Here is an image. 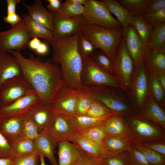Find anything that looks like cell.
I'll return each mask as SVG.
<instances>
[{"label": "cell", "instance_id": "38", "mask_svg": "<svg viewBox=\"0 0 165 165\" xmlns=\"http://www.w3.org/2000/svg\"><path fill=\"white\" fill-rule=\"evenodd\" d=\"M132 145L144 155L151 165H165V156L142 146Z\"/></svg>", "mask_w": 165, "mask_h": 165}, {"label": "cell", "instance_id": "20", "mask_svg": "<svg viewBox=\"0 0 165 165\" xmlns=\"http://www.w3.org/2000/svg\"><path fill=\"white\" fill-rule=\"evenodd\" d=\"M20 66L10 53L0 52V89L7 80L22 75Z\"/></svg>", "mask_w": 165, "mask_h": 165}, {"label": "cell", "instance_id": "14", "mask_svg": "<svg viewBox=\"0 0 165 165\" xmlns=\"http://www.w3.org/2000/svg\"><path fill=\"white\" fill-rule=\"evenodd\" d=\"M34 91L22 75L6 81L0 89V107L9 105L16 100Z\"/></svg>", "mask_w": 165, "mask_h": 165}, {"label": "cell", "instance_id": "34", "mask_svg": "<svg viewBox=\"0 0 165 165\" xmlns=\"http://www.w3.org/2000/svg\"><path fill=\"white\" fill-rule=\"evenodd\" d=\"M151 1L152 0H121L119 2L133 17L143 15Z\"/></svg>", "mask_w": 165, "mask_h": 165}, {"label": "cell", "instance_id": "51", "mask_svg": "<svg viewBox=\"0 0 165 165\" xmlns=\"http://www.w3.org/2000/svg\"><path fill=\"white\" fill-rule=\"evenodd\" d=\"M3 20L5 22L10 24L12 27L18 25L23 20L16 12L7 13L6 16L4 17Z\"/></svg>", "mask_w": 165, "mask_h": 165}, {"label": "cell", "instance_id": "44", "mask_svg": "<svg viewBox=\"0 0 165 165\" xmlns=\"http://www.w3.org/2000/svg\"><path fill=\"white\" fill-rule=\"evenodd\" d=\"M127 156L130 165H151L144 155L132 145L127 152Z\"/></svg>", "mask_w": 165, "mask_h": 165}, {"label": "cell", "instance_id": "60", "mask_svg": "<svg viewBox=\"0 0 165 165\" xmlns=\"http://www.w3.org/2000/svg\"><path fill=\"white\" fill-rule=\"evenodd\" d=\"M70 1L75 4L84 6L86 3V0H70Z\"/></svg>", "mask_w": 165, "mask_h": 165}, {"label": "cell", "instance_id": "4", "mask_svg": "<svg viewBox=\"0 0 165 165\" xmlns=\"http://www.w3.org/2000/svg\"><path fill=\"white\" fill-rule=\"evenodd\" d=\"M130 130L132 144L139 145L165 140L164 129L135 112L125 116Z\"/></svg>", "mask_w": 165, "mask_h": 165}, {"label": "cell", "instance_id": "11", "mask_svg": "<svg viewBox=\"0 0 165 165\" xmlns=\"http://www.w3.org/2000/svg\"><path fill=\"white\" fill-rule=\"evenodd\" d=\"M123 37L134 67L143 63L152 48V43H146L142 41L131 24L127 28L123 29Z\"/></svg>", "mask_w": 165, "mask_h": 165}, {"label": "cell", "instance_id": "59", "mask_svg": "<svg viewBox=\"0 0 165 165\" xmlns=\"http://www.w3.org/2000/svg\"><path fill=\"white\" fill-rule=\"evenodd\" d=\"M38 154L40 158V165H46L45 160V156L41 152H38Z\"/></svg>", "mask_w": 165, "mask_h": 165}, {"label": "cell", "instance_id": "55", "mask_svg": "<svg viewBox=\"0 0 165 165\" xmlns=\"http://www.w3.org/2000/svg\"><path fill=\"white\" fill-rule=\"evenodd\" d=\"M35 51L39 55H46L49 51V47L48 45L44 42H41Z\"/></svg>", "mask_w": 165, "mask_h": 165}, {"label": "cell", "instance_id": "8", "mask_svg": "<svg viewBox=\"0 0 165 165\" xmlns=\"http://www.w3.org/2000/svg\"><path fill=\"white\" fill-rule=\"evenodd\" d=\"M82 16L86 24L115 28L122 27L101 0H86Z\"/></svg>", "mask_w": 165, "mask_h": 165}, {"label": "cell", "instance_id": "21", "mask_svg": "<svg viewBox=\"0 0 165 165\" xmlns=\"http://www.w3.org/2000/svg\"><path fill=\"white\" fill-rule=\"evenodd\" d=\"M22 5L27 9L29 16L35 21L42 24L52 31L53 16L52 13L43 5L41 0H35L34 3L30 5L22 1Z\"/></svg>", "mask_w": 165, "mask_h": 165}, {"label": "cell", "instance_id": "19", "mask_svg": "<svg viewBox=\"0 0 165 165\" xmlns=\"http://www.w3.org/2000/svg\"><path fill=\"white\" fill-rule=\"evenodd\" d=\"M102 125L106 135L123 137L131 141L130 130L124 116L113 115L107 119Z\"/></svg>", "mask_w": 165, "mask_h": 165}, {"label": "cell", "instance_id": "24", "mask_svg": "<svg viewBox=\"0 0 165 165\" xmlns=\"http://www.w3.org/2000/svg\"><path fill=\"white\" fill-rule=\"evenodd\" d=\"M23 115L0 119V132L7 141L24 136L22 127Z\"/></svg>", "mask_w": 165, "mask_h": 165}, {"label": "cell", "instance_id": "47", "mask_svg": "<svg viewBox=\"0 0 165 165\" xmlns=\"http://www.w3.org/2000/svg\"><path fill=\"white\" fill-rule=\"evenodd\" d=\"M18 155L0 132V158L16 156Z\"/></svg>", "mask_w": 165, "mask_h": 165}, {"label": "cell", "instance_id": "9", "mask_svg": "<svg viewBox=\"0 0 165 165\" xmlns=\"http://www.w3.org/2000/svg\"><path fill=\"white\" fill-rule=\"evenodd\" d=\"M51 12L53 16V41L68 39L81 31L86 24L82 16H70L59 11Z\"/></svg>", "mask_w": 165, "mask_h": 165}, {"label": "cell", "instance_id": "48", "mask_svg": "<svg viewBox=\"0 0 165 165\" xmlns=\"http://www.w3.org/2000/svg\"><path fill=\"white\" fill-rule=\"evenodd\" d=\"M152 27L165 23V9L155 12L141 15Z\"/></svg>", "mask_w": 165, "mask_h": 165}, {"label": "cell", "instance_id": "33", "mask_svg": "<svg viewBox=\"0 0 165 165\" xmlns=\"http://www.w3.org/2000/svg\"><path fill=\"white\" fill-rule=\"evenodd\" d=\"M94 100L90 94L83 88L79 90L76 97V116H86Z\"/></svg>", "mask_w": 165, "mask_h": 165}, {"label": "cell", "instance_id": "22", "mask_svg": "<svg viewBox=\"0 0 165 165\" xmlns=\"http://www.w3.org/2000/svg\"><path fill=\"white\" fill-rule=\"evenodd\" d=\"M163 109L155 102L150 93L139 114L164 130L165 113Z\"/></svg>", "mask_w": 165, "mask_h": 165}, {"label": "cell", "instance_id": "6", "mask_svg": "<svg viewBox=\"0 0 165 165\" xmlns=\"http://www.w3.org/2000/svg\"><path fill=\"white\" fill-rule=\"evenodd\" d=\"M81 79L84 86H105L127 92L128 90L115 75L109 74L99 67L91 57L83 59Z\"/></svg>", "mask_w": 165, "mask_h": 165}, {"label": "cell", "instance_id": "16", "mask_svg": "<svg viewBox=\"0 0 165 165\" xmlns=\"http://www.w3.org/2000/svg\"><path fill=\"white\" fill-rule=\"evenodd\" d=\"M24 115L35 123L40 133L46 129L56 114L50 105L38 101L32 105Z\"/></svg>", "mask_w": 165, "mask_h": 165}, {"label": "cell", "instance_id": "50", "mask_svg": "<svg viewBox=\"0 0 165 165\" xmlns=\"http://www.w3.org/2000/svg\"><path fill=\"white\" fill-rule=\"evenodd\" d=\"M165 9V0H152L144 14L153 13Z\"/></svg>", "mask_w": 165, "mask_h": 165}, {"label": "cell", "instance_id": "17", "mask_svg": "<svg viewBox=\"0 0 165 165\" xmlns=\"http://www.w3.org/2000/svg\"><path fill=\"white\" fill-rule=\"evenodd\" d=\"M38 101V97L35 91L24 95L9 105L0 107V119L24 115Z\"/></svg>", "mask_w": 165, "mask_h": 165}, {"label": "cell", "instance_id": "13", "mask_svg": "<svg viewBox=\"0 0 165 165\" xmlns=\"http://www.w3.org/2000/svg\"><path fill=\"white\" fill-rule=\"evenodd\" d=\"M55 145L60 141L71 142L77 133L71 116L62 114H56L52 121L44 131Z\"/></svg>", "mask_w": 165, "mask_h": 165}, {"label": "cell", "instance_id": "42", "mask_svg": "<svg viewBox=\"0 0 165 165\" xmlns=\"http://www.w3.org/2000/svg\"><path fill=\"white\" fill-rule=\"evenodd\" d=\"M151 42L153 46L165 47V23L152 27Z\"/></svg>", "mask_w": 165, "mask_h": 165}, {"label": "cell", "instance_id": "54", "mask_svg": "<svg viewBox=\"0 0 165 165\" xmlns=\"http://www.w3.org/2000/svg\"><path fill=\"white\" fill-rule=\"evenodd\" d=\"M7 4V13L16 12V6L19 3L20 0H6Z\"/></svg>", "mask_w": 165, "mask_h": 165}, {"label": "cell", "instance_id": "46", "mask_svg": "<svg viewBox=\"0 0 165 165\" xmlns=\"http://www.w3.org/2000/svg\"><path fill=\"white\" fill-rule=\"evenodd\" d=\"M39 161L38 153L27 154L16 156L12 165H34Z\"/></svg>", "mask_w": 165, "mask_h": 165}, {"label": "cell", "instance_id": "53", "mask_svg": "<svg viewBox=\"0 0 165 165\" xmlns=\"http://www.w3.org/2000/svg\"><path fill=\"white\" fill-rule=\"evenodd\" d=\"M49 2L48 10L50 12H56L60 10L61 2L60 0H46Z\"/></svg>", "mask_w": 165, "mask_h": 165}, {"label": "cell", "instance_id": "18", "mask_svg": "<svg viewBox=\"0 0 165 165\" xmlns=\"http://www.w3.org/2000/svg\"><path fill=\"white\" fill-rule=\"evenodd\" d=\"M57 145V165H78L85 153L75 144L69 141H60Z\"/></svg>", "mask_w": 165, "mask_h": 165}, {"label": "cell", "instance_id": "29", "mask_svg": "<svg viewBox=\"0 0 165 165\" xmlns=\"http://www.w3.org/2000/svg\"><path fill=\"white\" fill-rule=\"evenodd\" d=\"M34 142L38 152H41L49 160L51 165H57L54 155L56 146L43 132L39 133L34 140Z\"/></svg>", "mask_w": 165, "mask_h": 165}, {"label": "cell", "instance_id": "36", "mask_svg": "<svg viewBox=\"0 0 165 165\" xmlns=\"http://www.w3.org/2000/svg\"><path fill=\"white\" fill-rule=\"evenodd\" d=\"M77 133L90 140L101 145L103 141L106 136L102 124L78 130Z\"/></svg>", "mask_w": 165, "mask_h": 165}, {"label": "cell", "instance_id": "58", "mask_svg": "<svg viewBox=\"0 0 165 165\" xmlns=\"http://www.w3.org/2000/svg\"><path fill=\"white\" fill-rule=\"evenodd\" d=\"M154 75L160 85L165 91V73Z\"/></svg>", "mask_w": 165, "mask_h": 165}, {"label": "cell", "instance_id": "2", "mask_svg": "<svg viewBox=\"0 0 165 165\" xmlns=\"http://www.w3.org/2000/svg\"><path fill=\"white\" fill-rule=\"evenodd\" d=\"M79 32L65 40L53 41L51 45L52 60L59 66L65 84L77 90L83 87L81 79L83 60L78 48Z\"/></svg>", "mask_w": 165, "mask_h": 165}, {"label": "cell", "instance_id": "30", "mask_svg": "<svg viewBox=\"0 0 165 165\" xmlns=\"http://www.w3.org/2000/svg\"><path fill=\"white\" fill-rule=\"evenodd\" d=\"M8 141L18 155L38 152L34 141L25 136L13 138Z\"/></svg>", "mask_w": 165, "mask_h": 165}, {"label": "cell", "instance_id": "3", "mask_svg": "<svg viewBox=\"0 0 165 165\" xmlns=\"http://www.w3.org/2000/svg\"><path fill=\"white\" fill-rule=\"evenodd\" d=\"M112 60L122 39L123 28H109L86 24L80 31Z\"/></svg>", "mask_w": 165, "mask_h": 165}, {"label": "cell", "instance_id": "23", "mask_svg": "<svg viewBox=\"0 0 165 165\" xmlns=\"http://www.w3.org/2000/svg\"><path fill=\"white\" fill-rule=\"evenodd\" d=\"M71 142L92 158L102 160L108 153L102 145L90 140L76 133Z\"/></svg>", "mask_w": 165, "mask_h": 165}, {"label": "cell", "instance_id": "37", "mask_svg": "<svg viewBox=\"0 0 165 165\" xmlns=\"http://www.w3.org/2000/svg\"><path fill=\"white\" fill-rule=\"evenodd\" d=\"M78 48L83 60L90 57L97 49L80 31L78 40Z\"/></svg>", "mask_w": 165, "mask_h": 165}, {"label": "cell", "instance_id": "10", "mask_svg": "<svg viewBox=\"0 0 165 165\" xmlns=\"http://www.w3.org/2000/svg\"><path fill=\"white\" fill-rule=\"evenodd\" d=\"M30 34L23 20L8 30L0 32V52H20L28 47Z\"/></svg>", "mask_w": 165, "mask_h": 165}, {"label": "cell", "instance_id": "27", "mask_svg": "<svg viewBox=\"0 0 165 165\" xmlns=\"http://www.w3.org/2000/svg\"><path fill=\"white\" fill-rule=\"evenodd\" d=\"M131 141L119 136L107 135L104 138L102 145L109 154H114L128 151L132 146Z\"/></svg>", "mask_w": 165, "mask_h": 165}, {"label": "cell", "instance_id": "5", "mask_svg": "<svg viewBox=\"0 0 165 165\" xmlns=\"http://www.w3.org/2000/svg\"><path fill=\"white\" fill-rule=\"evenodd\" d=\"M93 98L100 101L112 111L126 116L135 112L132 106L116 90L115 88L105 86H84Z\"/></svg>", "mask_w": 165, "mask_h": 165}, {"label": "cell", "instance_id": "26", "mask_svg": "<svg viewBox=\"0 0 165 165\" xmlns=\"http://www.w3.org/2000/svg\"><path fill=\"white\" fill-rule=\"evenodd\" d=\"M22 17L31 38H40L47 45H51L53 41L51 31L42 24L33 20L27 14H23Z\"/></svg>", "mask_w": 165, "mask_h": 165}, {"label": "cell", "instance_id": "1", "mask_svg": "<svg viewBox=\"0 0 165 165\" xmlns=\"http://www.w3.org/2000/svg\"><path fill=\"white\" fill-rule=\"evenodd\" d=\"M9 53L17 61L22 75L31 85L39 101L50 105L57 92L65 83L59 65L52 59L43 60L32 54L27 58L20 52Z\"/></svg>", "mask_w": 165, "mask_h": 165}, {"label": "cell", "instance_id": "35", "mask_svg": "<svg viewBox=\"0 0 165 165\" xmlns=\"http://www.w3.org/2000/svg\"><path fill=\"white\" fill-rule=\"evenodd\" d=\"M148 86L150 93L154 101L161 107L165 108V91L160 85L155 75L149 72Z\"/></svg>", "mask_w": 165, "mask_h": 165}, {"label": "cell", "instance_id": "41", "mask_svg": "<svg viewBox=\"0 0 165 165\" xmlns=\"http://www.w3.org/2000/svg\"><path fill=\"white\" fill-rule=\"evenodd\" d=\"M114 114L116 113L112 111L100 101L94 99L86 116L101 117Z\"/></svg>", "mask_w": 165, "mask_h": 165}, {"label": "cell", "instance_id": "32", "mask_svg": "<svg viewBox=\"0 0 165 165\" xmlns=\"http://www.w3.org/2000/svg\"><path fill=\"white\" fill-rule=\"evenodd\" d=\"M116 114H114L101 117L75 116H71V118L73 125L77 131L101 125L110 116Z\"/></svg>", "mask_w": 165, "mask_h": 165}, {"label": "cell", "instance_id": "49", "mask_svg": "<svg viewBox=\"0 0 165 165\" xmlns=\"http://www.w3.org/2000/svg\"><path fill=\"white\" fill-rule=\"evenodd\" d=\"M137 145L148 148L165 156V140L153 141Z\"/></svg>", "mask_w": 165, "mask_h": 165}, {"label": "cell", "instance_id": "52", "mask_svg": "<svg viewBox=\"0 0 165 165\" xmlns=\"http://www.w3.org/2000/svg\"><path fill=\"white\" fill-rule=\"evenodd\" d=\"M78 165H105L102 160L94 159L85 152Z\"/></svg>", "mask_w": 165, "mask_h": 165}, {"label": "cell", "instance_id": "31", "mask_svg": "<svg viewBox=\"0 0 165 165\" xmlns=\"http://www.w3.org/2000/svg\"><path fill=\"white\" fill-rule=\"evenodd\" d=\"M130 24L142 41L146 43H151L152 27L141 15L133 17Z\"/></svg>", "mask_w": 165, "mask_h": 165}, {"label": "cell", "instance_id": "56", "mask_svg": "<svg viewBox=\"0 0 165 165\" xmlns=\"http://www.w3.org/2000/svg\"><path fill=\"white\" fill-rule=\"evenodd\" d=\"M42 42L39 38L34 37L30 40L28 44V47L31 49L35 51Z\"/></svg>", "mask_w": 165, "mask_h": 165}, {"label": "cell", "instance_id": "40", "mask_svg": "<svg viewBox=\"0 0 165 165\" xmlns=\"http://www.w3.org/2000/svg\"><path fill=\"white\" fill-rule=\"evenodd\" d=\"M84 10V6L77 4L70 1L66 0L61 3L60 12L63 14L70 16H82Z\"/></svg>", "mask_w": 165, "mask_h": 165}, {"label": "cell", "instance_id": "57", "mask_svg": "<svg viewBox=\"0 0 165 165\" xmlns=\"http://www.w3.org/2000/svg\"><path fill=\"white\" fill-rule=\"evenodd\" d=\"M16 157L0 158V165H12Z\"/></svg>", "mask_w": 165, "mask_h": 165}, {"label": "cell", "instance_id": "12", "mask_svg": "<svg viewBox=\"0 0 165 165\" xmlns=\"http://www.w3.org/2000/svg\"><path fill=\"white\" fill-rule=\"evenodd\" d=\"M112 62L113 74L119 79L128 90L134 66L123 37Z\"/></svg>", "mask_w": 165, "mask_h": 165}, {"label": "cell", "instance_id": "61", "mask_svg": "<svg viewBox=\"0 0 165 165\" xmlns=\"http://www.w3.org/2000/svg\"><path fill=\"white\" fill-rule=\"evenodd\" d=\"M34 165H38L37 164H35Z\"/></svg>", "mask_w": 165, "mask_h": 165}, {"label": "cell", "instance_id": "28", "mask_svg": "<svg viewBox=\"0 0 165 165\" xmlns=\"http://www.w3.org/2000/svg\"><path fill=\"white\" fill-rule=\"evenodd\" d=\"M108 8L110 13L113 14L124 29L130 24L133 17L130 13L119 3L115 0H101Z\"/></svg>", "mask_w": 165, "mask_h": 165}, {"label": "cell", "instance_id": "45", "mask_svg": "<svg viewBox=\"0 0 165 165\" xmlns=\"http://www.w3.org/2000/svg\"><path fill=\"white\" fill-rule=\"evenodd\" d=\"M127 152L116 154H108L102 160L105 165H130Z\"/></svg>", "mask_w": 165, "mask_h": 165}, {"label": "cell", "instance_id": "39", "mask_svg": "<svg viewBox=\"0 0 165 165\" xmlns=\"http://www.w3.org/2000/svg\"><path fill=\"white\" fill-rule=\"evenodd\" d=\"M90 57L99 67L106 72L113 75L112 60L101 51L96 52Z\"/></svg>", "mask_w": 165, "mask_h": 165}, {"label": "cell", "instance_id": "15", "mask_svg": "<svg viewBox=\"0 0 165 165\" xmlns=\"http://www.w3.org/2000/svg\"><path fill=\"white\" fill-rule=\"evenodd\" d=\"M79 90L71 88L64 83L57 92L50 105L54 113L75 116L76 97Z\"/></svg>", "mask_w": 165, "mask_h": 165}, {"label": "cell", "instance_id": "43", "mask_svg": "<svg viewBox=\"0 0 165 165\" xmlns=\"http://www.w3.org/2000/svg\"><path fill=\"white\" fill-rule=\"evenodd\" d=\"M22 127L24 135L31 140L34 141L39 134L37 126L25 115L22 117Z\"/></svg>", "mask_w": 165, "mask_h": 165}, {"label": "cell", "instance_id": "7", "mask_svg": "<svg viewBox=\"0 0 165 165\" xmlns=\"http://www.w3.org/2000/svg\"><path fill=\"white\" fill-rule=\"evenodd\" d=\"M149 72L144 63L134 67L128 92L135 112H140L150 93Z\"/></svg>", "mask_w": 165, "mask_h": 165}, {"label": "cell", "instance_id": "25", "mask_svg": "<svg viewBox=\"0 0 165 165\" xmlns=\"http://www.w3.org/2000/svg\"><path fill=\"white\" fill-rule=\"evenodd\" d=\"M144 64L150 73H165V47L153 46Z\"/></svg>", "mask_w": 165, "mask_h": 165}]
</instances>
